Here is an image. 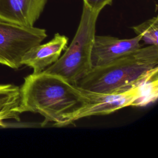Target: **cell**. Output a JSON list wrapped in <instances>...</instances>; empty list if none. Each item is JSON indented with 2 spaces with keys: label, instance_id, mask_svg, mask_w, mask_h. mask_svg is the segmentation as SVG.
I'll return each mask as SVG.
<instances>
[{
  "label": "cell",
  "instance_id": "obj_9",
  "mask_svg": "<svg viewBox=\"0 0 158 158\" xmlns=\"http://www.w3.org/2000/svg\"><path fill=\"white\" fill-rule=\"evenodd\" d=\"M20 87L12 84L0 85V127H7L6 120L20 121L19 107Z\"/></svg>",
  "mask_w": 158,
  "mask_h": 158
},
{
  "label": "cell",
  "instance_id": "obj_4",
  "mask_svg": "<svg viewBox=\"0 0 158 158\" xmlns=\"http://www.w3.org/2000/svg\"><path fill=\"white\" fill-rule=\"evenodd\" d=\"M81 89L84 96L83 104L68 120L67 125L82 118L107 115L128 106L142 107L154 102L158 96V76L119 93L106 94Z\"/></svg>",
  "mask_w": 158,
  "mask_h": 158
},
{
  "label": "cell",
  "instance_id": "obj_8",
  "mask_svg": "<svg viewBox=\"0 0 158 158\" xmlns=\"http://www.w3.org/2000/svg\"><path fill=\"white\" fill-rule=\"evenodd\" d=\"M67 44L66 36L56 33L49 41L28 50L23 57L22 64L31 67L33 73L43 72L59 59L62 52L67 48Z\"/></svg>",
  "mask_w": 158,
  "mask_h": 158
},
{
  "label": "cell",
  "instance_id": "obj_5",
  "mask_svg": "<svg viewBox=\"0 0 158 158\" xmlns=\"http://www.w3.org/2000/svg\"><path fill=\"white\" fill-rule=\"evenodd\" d=\"M47 37L45 29L0 20V64L14 69L22 65L25 53Z\"/></svg>",
  "mask_w": 158,
  "mask_h": 158
},
{
  "label": "cell",
  "instance_id": "obj_11",
  "mask_svg": "<svg viewBox=\"0 0 158 158\" xmlns=\"http://www.w3.org/2000/svg\"><path fill=\"white\" fill-rule=\"evenodd\" d=\"M113 0H83V4L90 9L101 12L106 6L110 5Z\"/></svg>",
  "mask_w": 158,
  "mask_h": 158
},
{
  "label": "cell",
  "instance_id": "obj_6",
  "mask_svg": "<svg viewBox=\"0 0 158 158\" xmlns=\"http://www.w3.org/2000/svg\"><path fill=\"white\" fill-rule=\"evenodd\" d=\"M138 35L127 39L95 35L91 53L92 68L107 65L141 48Z\"/></svg>",
  "mask_w": 158,
  "mask_h": 158
},
{
  "label": "cell",
  "instance_id": "obj_2",
  "mask_svg": "<svg viewBox=\"0 0 158 158\" xmlns=\"http://www.w3.org/2000/svg\"><path fill=\"white\" fill-rule=\"evenodd\" d=\"M158 76V46L148 45L107 65L93 67L76 84L82 89L119 93Z\"/></svg>",
  "mask_w": 158,
  "mask_h": 158
},
{
  "label": "cell",
  "instance_id": "obj_10",
  "mask_svg": "<svg viewBox=\"0 0 158 158\" xmlns=\"http://www.w3.org/2000/svg\"><path fill=\"white\" fill-rule=\"evenodd\" d=\"M131 28L145 44L158 46V18L152 17Z\"/></svg>",
  "mask_w": 158,
  "mask_h": 158
},
{
  "label": "cell",
  "instance_id": "obj_1",
  "mask_svg": "<svg viewBox=\"0 0 158 158\" xmlns=\"http://www.w3.org/2000/svg\"><path fill=\"white\" fill-rule=\"evenodd\" d=\"M20 91L19 113L40 114L44 118L42 127L48 122L54 123V127L67 126L84 102L80 88L59 75L44 72L27 76Z\"/></svg>",
  "mask_w": 158,
  "mask_h": 158
},
{
  "label": "cell",
  "instance_id": "obj_3",
  "mask_svg": "<svg viewBox=\"0 0 158 158\" xmlns=\"http://www.w3.org/2000/svg\"><path fill=\"white\" fill-rule=\"evenodd\" d=\"M99 13L83 4L79 25L71 43L64 54L44 72L59 75L76 86L92 69L91 53Z\"/></svg>",
  "mask_w": 158,
  "mask_h": 158
},
{
  "label": "cell",
  "instance_id": "obj_7",
  "mask_svg": "<svg viewBox=\"0 0 158 158\" xmlns=\"http://www.w3.org/2000/svg\"><path fill=\"white\" fill-rule=\"evenodd\" d=\"M48 0H0V20L24 27H34Z\"/></svg>",
  "mask_w": 158,
  "mask_h": 158
}]
</instances>
